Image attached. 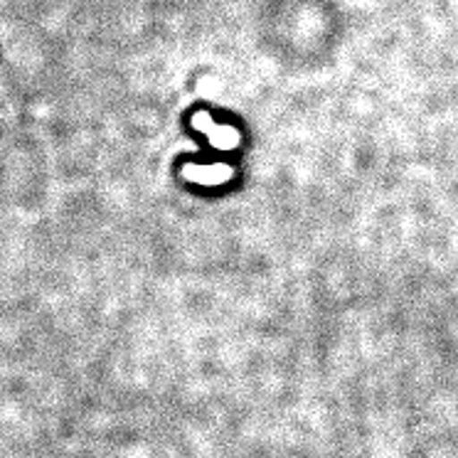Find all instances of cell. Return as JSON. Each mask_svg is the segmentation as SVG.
Wrapping results in <instances>:
<instances>
[{"label": "cell", "mask_w": 458, "mask_h": 458, "mask_svg": "<svg viewBox=\"0 0 458 458\" xmlns=\"http://www.w3.org/2000/svg\"><path fill=\"white\" fill-rule=\"evenodd\" d=\"M192 126L195 129H202L209 133V140L217 146V148H232V146H237L240 143V133L234 129H229V126H215V123H209L205 119V114H199L192 119Z\"/></svg>", "instance_id": "cell-1"}, {"label": "cell", "mask_w": 458, "mask_h": 458, "mask_svg": "<svg viewBox=\"0 0 458 458\" xmlns=\"http://www.w3.org/2000/svg\"><path fill=\"white\" fill-rule=\"evenodd\" d=\"M185 175L190 180H195V182L219 185V182L232 178V168H227V165H217V168H185Z\"/></svg>", "instance_id": "cell-2"}]
</instances>
